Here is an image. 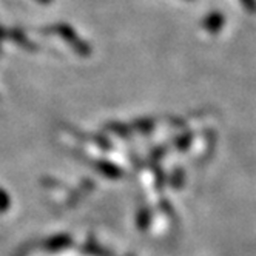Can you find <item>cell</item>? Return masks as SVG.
Returning <instances> with one entry per match:
<instances>
[{
	"instance_id": "1",
	"label": "cell",
	"mask_w": 256,
	"mask_h": 256,
	"mask_svg": "<svg viewBox=\"0 0 256 256\" xmlns=\"http://www.w3.org/2000/svg\"><path fill=\"white\" fill-rule=\"evenodd\" d=\"M45 34H56L60 39H64L65 42H68V45L74 50L80 56H90L91 54V46L78 36V32L74 31V28L66 25V24H54L45 28Z\"/></svg>"
},
{
	"instance_id": "2",
	"label": "cell",
	"mask_w": 256,
	"mask_h": 256,
	"mask_svg": "<svg viewBox=\"0 0 256 256\" xmlns=\"http://www.w3.org/2000/svg\"><path fill=\"white\" fill-rule=\"evenodd\" d=\"M226 25V16L221 11H212L202 19V28L210 34H218Z\"/></svg>"
},
{
	"instance_id": "3",
	"label": "cell",
	"mask_w": 256,
	"mask_h": 256,
	"mask_svg": "<svg viewBox=\"0 0 256 256\" xmlns=\"http://www.w3.org/2000/svg\"><path fill=\"white\" fill-rule=\"evenodd\" d=\"M8 38H10L12 42H16L19 46H22L24 50H26V51H38V50H39V46L36 45L32 40H30V39H28V36H26L22 30H19V28H12V30H10V31H8Z\"/></svg>"
},
{
	"instance_id": "4",
	"label": "cell",
	"mask_w": 256,
	"mask_h": 256,
	"mask_svg": "<svg viewBox=\"0 0 256 256\" xmlns=\"http://www.w3.org/2000/svg\"><path fill=\"white\" fill-rule=\"evenodd\" d=\"M96 170L99 173H102L104 176L110 178V179H118L122 176V172L119 167L113 166V164L110 162H105V160H100V162H96Z\"/></svg>"
},
{
	"instance_id": "5",
	"label": "cell",
	"mask_w": 256,
	"mask_h": 256,
	"mask_svg": "<svg viewBox=\"0 0 256 256\" xmlns=\"http://www.w3.org/2000/svg\"><path fill=\"white\" fill-rule=\"evenodd\" d=\"M71 244V238L70 236H66V234H59V236H54V238H51V240L46 242V248L48 250H60V248H64V247H66V246H70Z\"/></svg>"
},
{
	"instance_id": "6",
	"label": "cell",
	"mask_w": 256,
	"mask_h": 256,
	"mask_svg": "<svg viewBox=\"0 0 256 256\" xmlns=\"http://www.w3.org/2000/svg\"><path fill=\"white\" fill-rule=\"evenodd\" d=\"M150 218H152V214H150L148 208L139 210V213H138V227L139 228H147V226L150 224Z\"/></svg>"
},
{
	"instance_id": "7",
	"label": "cell",
	"mask_w": 256,
	"mask_h": 256,
	"mask_svg": "<svg viewBox=\"0 0 256 256\" xmlns=\"http://www.w3.org/2000/svg\"><path fill=\"white\" fill-rule=\"evenodd\" d=\"M133 126L136 128L138 132H140V133H148L152 128L154 126V122L152 119H142V120H136L133 124Z\"/></svg>"
},
{
	"instance_id": "8",
	"label": "cell",
	"mask_w": 256,
	"mask_h": 256,
	"mask_svg": "<svg viewBox=\"0 0 256 256\" xmlns=\"http://www.w3.org/2000/svg\"><path fill=\"white\" fill-rule=\"evenodd\" d=\"M106 128L110 132H113V133H116V134H119V136H128L130 134V132H128V128L124 125V124H116V122H112V124H106Z\"/></svg>"
},
{
	"instance_id": "9",
	"label": "cell",
	"mask_w": 256,
	"mask_h": 256,
	"mask_svg": "<svg viewBox=\"0 0 256 256\" xmlns=\"http://www.w3.org/2000/svg\"><path fill=\"white\" fill-rule=\"evenodd\" d=\"M184 179H186V174L182 170H174L173 176H172V186L174 188H180L184 186Z\"/></svg>"
},
{
	"instance_id": "10",
	"label": "cell",
	"mask_w": 256,
	"mask_h": 256,
	"mask_svg": "<svg viewBox=\"0 0 256 256\" xmlns=\"http://www.w3.org/2000/svg\"><path fill=\"white\" fill-rule=\"evenodd\" d=\"M192 139H193L192 134H184V136H180V138L176 140L174 147L179 148V150H186V148H188V145L192 144Z\"/></svg>"
},
{
	"instance_id": "11",
	"label": "cell",
	"mask_w": 256,
	"mask_h": 256,
	"mask_svg": "<svg viewBox=\"0 0 256 256\" xmlns=\"http://www.w3.org/2000/svg\"><path fill=\"white\" fill-rule=\"evenodd\" d=\"M10 208V196L0 188V212H6Z\"/></svg>"
},
{
	"instance_id": "12",
	"label": "cell",
	"mask_w": 256,
	"mask_h": 256,
	"mask_svg": "<svg viewBox=\"0 0 256 256\" xmlns=\"http://www.w3.org/2000/svg\"><path fill=\"white\" fill-rule=\"evenodd\" d=\"M241 5L248 11L250 14H256V0H240Z\"/></svg>"
},
{
	"instance_id": "13",
	"label": "cell",
	"mask_w": 256,
	"mask_h": 256,
	"mask_svg": "<svg viewBox=\"0 0 256 256\" xmlns=\"http://www.w3.org/2000/svg\"><path fill=\"white\" fill-rule=\"evenodd\" d=\"M6 38H8V31L4 26H0V44H2Z\"/></svg>"
},
{
	"instance_id": "14",
	"label": "cell",
	"mask_w": 256,
	"mask_h": 256,
	"mask_svg": "<svg viewBox=\"0 0 256 256\" xmlns=\"http://www.w3.org/2000/svg\"><path fill=\"white\" fill-rule=\"evenodd\" d=\"M36 2H39V4H42V5H48V4L52 2V0H36Z\"/></svg>"
},
{
	"instance_id": "15",
	"label": "cell",
	"mask_w": 256,
	"mask_h": 256,
	"mask_svg": "<svg viewBox=\"0 0 256 256\" xmlns=\"http://www.w3.org/2000/svg\"><path fill=\"white\" fill-rule=\"evenodd\" d=\"M187 2H194V0H187Z\"/></svg>"
}]
</instances>
